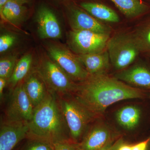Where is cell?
I'll list each match as a JSON object with an SVG mask.
<instances>
[{"instance_id": "obj_1", "label": "cell", "mask_w": 150, "mask_h": 150, "mask_svg": "<svg viewBox=\"0 0 150 150\" xmlns=\"http://www.w3.org/2000/svg\"><path fill=\"white\" fill-rule=\"evenodd\" d=\"M77 84L75 100L93 116L101 115L113 103L124 100L142 98L139 89L106 74L90 75Z\"/></svg>"}, {"instance_id": "obj_2", "label": "cell", "mask_w": 150, "mask_h": 150, "mask_svg": "<svg viewBox=\"0 0 150 150\" xmlns=\"http://www.w3.org/2000/svg\"><path fill=\"white\" fill-rule=\"evenodd\" d=\"M55 93L48 90L45 98L34 108L28 121L27 138L54 145L59 142H72L62 108Z\"/></svg>"}, {"instance_id": "obj_3", "label": "cell", "mask_w": 150, "mask_h": 150, "mask_svg": "<svg viewBox=\"0 0 150 150\" xmlns=\"http://www.w3.org/2000/svg\"><path fill=\"white\" fill-rule=\"evenodd\" d=\"M106 50L111 64L120 71L129 67L141 54L132 31H120L110 36Z\"/></svg>"}, {"instance_id": "obj_4", "label": "cell", "mask_w": 150, "mask_h": 150, "mask_svg": "<svg viewBox=\"0 0 150 150\" xmlns=\"http://www.w3.org/2000/svg\"><path fill=\"white\" fill-rule=\"evenodd\" d=\"M59 100L71 140L77 144L93 116L75 100L61 97Z\"/></svg>"}, {"instance_id": "obj_5", "label": "cell", "mask_w": 150, "mask_h": 150, "mask_svg": "<svg viewBox=\"0 0 150 150\" xmlns=\"http://www.w3.org/2000/svg\"><path fill=\"white\" fill-rule=\"evenodd\" d=\"M110 36L88 30H72L69 33V43L77 55L98 53L106 50Z\"/></svg>"}, {"instance_id": "obj_6", "label": "cell", "mask_w": 150, "mask_h": 150, "mask_svg": "<svg viewBox=\"0 0 150 150\" xmlns=\"http://www.w3.org/2000/svg\"><path fill=\"white\" fill-rule=\"evenodd\" d=\"M38 72L49 90L62 95L74 91L77 84L53 60H45Z\"/></svg>"}, {"instance_id": "obj_7", "label": "cell", "mask_w": 150, "mask_h": 150, "mask_svg": "<svg viewBox=\"0 0 150 150\" xmlns=\"http://www.w3.org/2000/svg\"><path fill=\"white\" fill-rule=\"evenodd\" d=\"M48 53L55 62L73 81L80 82L89 76L85 68L79 61L76 55L62 46H51Z\"/></svg>"}, {"instance_id": "obj_8", "label": "cell", "mask_w": 150, "mask_h": 150, "mask_svg": "<svg viewBox=\"0 0 150 150\" xmlns=\"http://www.w3.org/2000/svg\"><path fill=\"white\" fill-rule=\"evenodd\" d=\"M34 107L26 92L23 83L14 88L6 110V121H29L32 117Z\"/></svg>"}, {"instance_id": "obj_9", "label": "cell", "mask_w": 150, "mask_h": 150, "mask_svg": "<svg viewBox=\"0 0 150 150\" xmlns=\"http://www.w3.org/2000/svg\"><path fill=\"white\" fill-rule=\"evenodd\" d=\"M69 12L70 23L72 30L111 35L112 29L110 26L96 19L83 9L73 6Z\"/></svg>"}, {"instance_id": "obj_10", "label": "cell", "mask_w": 150, "mask_h": 150, "mask_svg": "<svg viewBox=\"0 0 150 150\" xmlns=\"http://www.w3.org/2000/svg\"><path fill=\"white\" fill-rule=\"evenodd\" d=\"M28 121H6L0 129V150H12L17 144L27 138Z\"/></svg>"}, {"instance_id": "obj_11", "label": "cell", "mask_w": 150, "mask_h": 150, "mask_svg": "<svg viewBox=\"0 0 150 150\" xmlns=\"http://www.w3.org/2000/svg\"><path fill=\"white\" fill-rule=\"evenodd\" d=\"M38 32L41 39L60 38L62 30L56 16L48 7L42 6L36 15Z\"/></svg>"}, {"instance_id": "obj_12", "label": "cell", "mask_w": 150, "mask_h": 150, "mask_svg": "<svg viewBox=\"0 0 150 150\" xmlns=\"http://www.w3.org/2000/svg\"><path fill=\"white\" fill-rule=\"evenodd\" d=\"M112 134L107 127L98 125L92 128L77 143L79 150H99L112 143Z\"/></svg>"}, {"instance_id": "obj_13", "label": "cell", "mask_w": 150, "mask_h": 150, "mask_svg": "<svg viewBox=\"0 0 150 150\" xmlns=\"http://www.w3.org/2000/svg\"><path fill=\"white\" fill-rule=\"evenodd\" d=\"M115 77L124 83L150 89V69L142 64L119 71Z\"/></svg>"}, {"instance_id": "obj_14", "label": "cell", "mask_w": 150, "mask_h": 150, "mask_svg": "<svg viewBox=\"0 0 150 150\" xmlns=\"http://www.w3.org/2000/svg\"><path fill=\"white\" fill-rule=\"evenodd\" d=\"M90 75L106 74L110 61L107 50L93 54L76 55Z\"/></svg>"}, {"instance_id": "obj_15", "label": "cell", "mask_w": 150, "mask_h": 150, "mask_svg": "<svg viewBox=\"0 0 150 150\" xmlns=\"http://www.w3.org/2000/svg\"><path fill=\"white\" fill-rule=\"evenodd\" d=\"M23 85L34 108L43 101L48 93L47 86L38 72L32 73L28 76Z\"/></svg>"}, {"instance_id": "obj_16", "label": "cell", "mask_w": 150, "mask_h": 150, "mask_svg": "<svg viewBox=\"0 0 150 150\" xmlns=\"http://www.w3.org/2000/svg\"><path fill=\"white\" fill-rule=\"evenodd\" d=\"M80 6L92 16L102 22L115 23L120 21V17L115 11L101 3L84 2L81 3Z\"/></svg>"}, {"instance_id": "obj_17", "label": "cell", "mask_w": 150, "mask_h": 150, "mask_svg": "<svg viewBox=\"0 0 150 150\" xmlns=\"http://www.w3.org/2000/svg\"><path fill=\"white\" fill-rule=\"evenodd\" d=\"M130 19L138 18L148 13L150 6L142 0H109Z\"/></svg>"}, {"instance_id": "obj_18", "label": "cell", "mask_w": 150, "mask_h": 150, "mask_svg": "<svg viewBox=\"0 0 150 150\" xmlns=\"http://www.w3.org/2000/svg\"><path fill=\"white\" fill-rule=\"evenodd\" d=\"M141 110L134 105H128L121 108L116 113V120L124 129L132 130L139 124L141 118Z\"/></svg>"}, {"instance_id": "obj_19", "label": "cell", "mask_w": 150, "mask_h": 150, "mask_svg": "<svg viewBox=\"0 0 150 150\" xmlns=\"http://www.w3.org/2000/svg\"><path fill=\"white\" fill-rule=\"evenodd\" d=\"M132 33L141 54L150 56V17L139 23Z\"/></svg>"}, {"instance_id": "obj_20", "label": "cell", "mask_w": 150, "mask_h": 150, "mask_svg": "<svg viewBox=\"0 0 150 150\" xmlns=\"http://www.w3.org/2000/svg\"><path fill=\"white\" fill-rule=\"evenodd\" d=\"M33 62L32 55H24L17 62L12 74L8 81V83L12 87H15L27 76Z\"/></svg>"}, {"instance_id": "obj_21", "label": "cell", "mask_w": 150, "mask_h": 150, "mask_svg": "<svg viewBox=\"0 0 150 150\" xmlns=\"http://www.w3.org/2000/svg\"><path fill=\"white\" fill-rule=\"evenodd\" d=\"M26 8L23 5L13 0H9L1 13L2 18L15 24L21 21L25 14Z\"/></svg>"}, {"instance_id": "obj_22", "label": "cell", "mask_w": 150, "mask_h": 150, "mask_svg": "<svg viewBox=\"0 0 150 150\" xmlns=\"http://www.w3.org/2000/svg\"><path fill=\"white\" fill-rule=\"evenodd\" d=\"M16 58L13 56L5 57L0 60V78L8 80L17 63Z\"/></svg>"}, {"instance_id": "obj_23", "label": "cell", "mask_w": 150, "mask_h": 150, "mask_svg": "<svg viewBox=\"0 0 150 150\" xmlns=\"http://www.w3.org/2000/svg\"><path fill=\"white\" fill-rule=\"evenodd\" d=\"M21 150H54V145L39 140L29 139Z\"/></svg>"}, {"instance_id": "obj_24", "label": "cell", "mask_w": 150, "mask_h": 150, "mask_svg": "<svg viewBox=\"0 0 150 150\" xmlns=\"http://www.w3.org/2000/svg\"><path fill=\"white\" fill-rule=\"evenodd\" d=\"M16 40L15 36L11 34H5L0 37V53L1 54L8 50L13 46Z\"/></svg>"}, {"instance_id": "obj_25", "label": "cell", "mask_w": 150, "mask_h": 150, "mask_svg": "<svg viewBox=\"0 0 150 150\" xmlns=\"http://www.w3.org/2000/svg\"><path fill=\"white\" fill-rule=\"evenodd\" d=\"M54 150H79L77 144L73 142H59L54 144Z\"/></svg>"}, {"instance_id": "obj_26", "label": "cell", "mask_w": 150, "mask_h": 150, "mask_svg": "<svg viewBox=\"0 0 150 150\" xmlns=\"http://www.w3.org/2000/svg\"><path fill=\"white\" fill-rule=\"evenodd\" d=\"M150 141V138L136 144L133 145L132 150H146L148 144Z\"/></svg>"}, {"instance_id": "obj_27", "label": "cell", "mask_w": 150, "mask_h": 150, "mask_svg": "<svg viewBox=\"0 0 150 150\" xmlns=\"http://www.w3.org/2000/svg\"><path fill=\"white\" fill-rule=\"evenodd\" d=\"M123 143L122 140H118L114 143H110L99 150H118L120 145Z\"/></svg>"}, {"instance_id": "obj_28", "label": "cell", "mask_w": 150, "mask_h": 150, "mask_svg": "<svg viewBox=\"0 0 150 150\" xmlns=\"http://www.w3.org/2000/svg\"><path fill=\"white\" fill-rule=\"evenodd\" d=\"M8 81L5 79L0 78V98L1 100L3 99L4 90L8 83Z\"/></svg>"}, {"instance_id": "obj_29", "label": "cell", "mask_w": 150, "mask_h": 150, "mask_svg": "<svg viewBox=\"0 0 150 150\" xmlns=\"http://www.w3.org/2000/svg\"><path fill=\"white\" fill-rule=\"evenodd\" d=\"M133 145L123 143L119 146L118 150H132Z\"/></svg>"}, {"instance_id": "obj_30", "label": "cell", "mask_w": 150, "mask_h": 150, "mask_svg": "<svg viewBox=\"0 0 150 150\" xmlns=\"http://www.w3.org/2000/svg\"><path fill=\"white\" fill-rule=\"evenodd\" d=\"M8 1L9 0H0V13H1L4 7Z\"/></svg>"}, {"instance_id": "obj_31", "label": "cell", "mask_w": 150, "mask_h": 150, "mask_svg": "<svg viewBox=\"0 0 150 150\" xmlns=\"http://www.w3.org/2000/svg\"><path fill=\"white\" fill-rule=\"evenodd\" d=\"M13 1L19 3V4H21L23 5L24 4L28 3L29 0H13Z\"/></svg>"}]
</instances>
